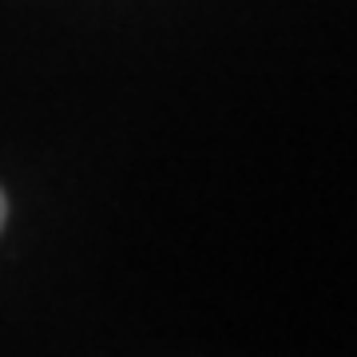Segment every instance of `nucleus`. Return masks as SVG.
<instances>
[{
    "label": "nucleus",
    "instance_id": "f257e3e1",
    "mask_svg": "<svg viewBox=\"0 0 357 357\" xmlns=\"http://www.w3.org/2000/svg\"><path fill=\"white\" fill-rule=\"evenodd\" d=\"M4 222H8V199H4V191H0V230H4Z\"/></svg>",
    "mask_w": 357,
    "mask_h": 357
}]
</instances>
